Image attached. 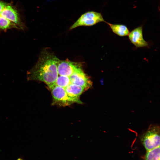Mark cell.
Masks as SVG:
<instances>
[{
  "mask_svg": "<svg viewBox=\"0 0 160 160\" xmlns=\"http://www.w3.org/2000/svg\"><path fill=\"white\" fill-rule=\"evenodd\" d=\"M59 60L53 53L43 50L34 66L28 72V80L42 81L49 88L52 87L58 76L57 65Z\"/></svg>",
  "mask_w": 160,
  "mask_h": 160,
  "instance_id": "1",
  "label": "cell"
},
{
  "mask_svg": "<svg viewBox=\"0 0 160 160\" xmlns=\"http://www.w3.org/2000/svg\"><path fill=\"white\" fill-rule=\"evenodd\" d=\"M144 160H160V146L147 151Z\"/></svg>",
  "mask_w": 160,
  "mask_h": 160,
  "instance_id": "10",
  "label": "cell"
},
{
  "mask_svg": "<svg viewBox=\"0 0 160 160\" xmlns=\"http://www.w3.org/2000/svg\"><path fill=\"white\" fill-rule=\"evenodd\" d=\"M71 84L69 77L64 76H58L55 84L63 88H65Z\"/></svg>",
  "mask_w": 160,
  "mask_h": 160,
  "instance_id": "11",
  "label": "cell"
},
{
  "mask_svg": "<svg viewBox=\"0 0 160 160\" xmlns=\"http://www.w3.org/2000/svg\"><path fill=\"white\" fill-rule=\"evenodd\" d=\"M69 77L71 83L82 87L87 90L92 85V81L81 68L74 72Z\"/></svg>",
  "mask_w": 160,
  "mask_h": 160,
  "instance_id": "6",
  "label": "cell"
},
{
  "mask_svg": "<svg viewBox=\"0 0 160 160\" xmlns=\"http://www.w3.org/2000/svg\"><path fill=\"white\" fill-rule=\"evenodd\" d=\"M160 130L159 126L151 125L141 136V142L146 151L160 146Z\"/></svg>",
  "mask_w": 160,
  "mask_h": 160,
  "instance_id": "2",
  "label": "cell"
},
{
  "mask_svg": "<svg viewBox=\"0 0 160 160\" xmlns=\"http://www.w3.org/2000/svg\"><path fill=\"white\" fill-rule=\"evenodd\" d=\"M68 96L73 103L82 104L80 99L81 95L87 90L84 87L70 84L65 88Z\"/></svg>",
  "mask_w": 160,
  "mask_h": 160,
  "instance_id": "8",
  "label": "cell"
},
{
  "mask_svg": "<svg viewBox=\"0 0 160 160\" xmlns=\"http://www.w3.org/2000/svg\"><path fill=\"white\" fill-rule=\"evenodd\" d=\"M49 89L52 97V105L66 106L73 103L68 96L65 88L54 84Z\"/></svg>",
  "mask_w": 160,
  "mask_h": 160,
  "instance_id": "4",
  "label": "cell"
},
{
  "mask_svg": "<svg viewBox=\"0 0 160 160\" xmlns=\"http://www.w3.org/2000/svg\"><path fill=\"white\" fill-rule=\"evenodd\" d=\"M17 160H23V159H22L21 158H19L17 159Z\"/></svg>",
  "mask_w": 160,
  "mask_h": 160,
  "instance_id": "12",
  "label": "cell"
},
{
  "mask_svg": "<svg viewBox=\"0 0 160 160\" xmlns=\"http://www.w3.org/2000/svg\"><path fill=\"white\" fill-rule=\"evenodd\" d=\"M105 22L100 13L89 11L81 15L72 25L69 30L81 26H92L101 22Z\"/></svg>",
  "mask_w": 160,
  "mask_h": 160,
  "instance_id": "3",
  "label": "cell"
},
{
  "mask_svg": "<svg viewBox=\"0 0 160 160\" xmlns=\"http://www.w3.org/2000/svg\"><path fill=\"white\" fill-rule=\"evenodd\" d=\"M109 25L112 31L115 34L120 36H128L129 33L127 27L122 24H112L105 21Z\"/></svg>",
  "mask_w": 160,
  "mask_h": 160,
  "instance_id": "9",
  "label": "cell"
},
{
  "mask_svg": "<svg viewBox=\"0 0 160 160\" xmlns=\"http://www.w3.org/2000/svg\"><path fill=\"white\" fill-rule=\"evenodd\" d=\"M128 36L131 42L137 48L147 47L148 45V42L143 38L142 26L134 29Z\"/></svg>",
  "mask_w": 160,
  "mask_h": 160,
  "instance_id": "7",
  "label": "cell"
},
{
  "mask_svg": "<svg viewBox=\"0 0 160 160\" xmlns=\"http://www.w3.org/2000/svg\"><path fill=\"white\" fill-rule=\"evenodd\" d=\"M81 67L79 63L59 60L57 65L58 74L59 75L70 77L74 72L81 68Z\"/></svg>",
  "mask_w": 160,
  "mask_h": 160,
  "instance_id": "5",
  "label": "cell"
}]
</instances>
